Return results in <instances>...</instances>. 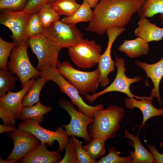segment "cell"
I'll return each mask as SVG.
<instances>
[{
  "label": "cell",
  "mask_w": 163,
  "mask_h": 163,
  "mask_svg": "<svg viewBox=\"0 0 163 163\" xmlns=\"http://www.w3.org/2000/svg\"><path fill=\"white\" fill-rule=\"evenodd\" d=\"M151 99L143 98L138 100L134 97L127 98L125 100V105L128 108L133 110L137 108L142 111L143 121L141 127L145 125L149 119L157 116H163V107L158 109L153 105Z\"/></svg>",
  "instance_id": "obj_20"
},
{
  "label": "cell",
  "mask_w": 163,
  "mask_h": 163,
  "mask_svg": "<svg viewBox=\"0 0 163 163\" xmlns=\"http://www.w3.org/2000/svg\"><path fill=\"white\" fill-rule=\"evenodd\" d=\"M76 150L78 163H97L95 159L92 158L82 145V142L76 138Z\"/></svg>",
  "instance_id": "obj_35"
},
{
  "label": "cell",
  "mask_w": 163,
  "mask_h": 163,
  "mask_svg": "<svg viewBox=\"0 0 163 163\" xmlns=\"http://www.w3.org/2000/svg\"><path fill=\"white\" fill-rule=\"evenodd\" d=\"M17 129H18L14 126L5 125L3 124L0 125V133L6 132H14Z\"/></svg>",
  "instance_id": "obj_37"
},
{
  "label": "cell",
  "mask_w": 163,
  "mask_h": 163,
  "mask_svg": "<svg viewBox=\"0 0 163 163\" xmlns=\"http://www.w3.org/2000/svg\"><path fill=\"white\" fill-rule=\"evenodd\" d=\"M59 106L66 110L71 117L69 123L62 125L69 136H74L84 139L87 144L92 139L89 135L88 127L94 121V118L79 111L77 110L73 104L64 98L58 100Z\"/></svg>",
  "instance_id": "obj_12"
},
{
  "label": "cell",
  "mask_w": 163,
  "mask_h": 163,
  "mask_svg": "<svg viewBox=\"0 0 163 163\" xmlns=\"http://www.w3.org/2000/svg\"><path fill=\"white\" fill-rule=\"evenodd\" d=\"M126 30L125 27H113L106 30L108 37V44L105 51L101 54L98 63V68L100 73V85L105 87L110 83L109 74L115 70V62L111 55L113 44L117 37Z\"/></svg>",
  "instance_id": "obj_15"
},
{
  "label": "cell",
  "mask_w": 163,
  "mask_h": 163,
  "mask_svg": "<svg viewBox=\"0 0 163 163\" xmlns=\"http://www.w3.org/2000/svg\"><path fill=\"white\" fill-rule=\"evenodd\" d=\"M135 63L145 72L146 79L145 85L149 86L148 79L152 80L154 88L150 92V96L157 98L159 105L161 106L162 102L159 92V85L163 77V57L158 62L152 64L147 63L141 61L136 60Z\"/></svg>",
  "instance_id": "obj_16"
},
{
  "label": "cell",
  "mask_w": 163,
  "mask_h": 163,
  "mask_svg": "<svg viewBox=\"0 0 163 163\" xmlns=\"http://www.w3.org/2000/svg\"><path fill=\"white\" fill-rule=\"evenodd\" d=\"M28 0H0V9L14 11H21L25 8Z\"/></svg>",
  "instance_id": "obj_34"
},
{
  "label": "cell",
  "mask_w": 163,
  "mask_h": 163,
  "mask_svg": "<svg viewBox=\"0 0 163 163\" xmlns=\"http://www.w3.org/2000/svg\"><path fill=\"white\" fill-rule=\"evenodd\" d=\"M43 27L37 13L31 14L28 21L25 31V37L27 40L41 34Z\"/></svg>",
  "instance_id": "obj_30"
},
{
  "label": "cell",
  "mask_w": 163,
  "mask_h": 163,
  "mask_svg": "<svg viewBox=\"0 0 163 163\" xmlns=\"http://www.w3.org/2000/svg\"><path fill=\"white\" fill-rule=\"evenodd\" d=\"M52 109L51 106H44L40 101L31 106L24 107L19 118L22 121L31 119L40 123L44 119L43 115Z\"/></svg>",
  "instance_id": "obj_22"
},
{
  "label": "cell",
  "mask_w": 163,
  "mask_h": 163,
  "mask_svg": "<svg viewBox=\"0 0 163 163\" xmlns=\"http://www.w3.org/2000/svg\"><path fill=\"white\" fill-rule=\"evenodd\" d=\"M16 46L14 42L5 41L0 37V68L1 70L7 69L8 60L13 49Z\"/></svg>",
  "instance_id": "obj_32"
},
{
  "label": "cell",
  "mask_w": 163,
  "mask_h": 163,
  "mask_svg": "<svg viewBox=\"0 0 163 163\" xmlns=\"http://www.w3.org/2000/svg\"><path fill=\"white\" fill-rule=\"evenodd\" d=\"M27 43L37 58V69L41 71L47 69L57 68L60 62L58 55L62 47L42 34L30 38Z\"/></svg>",
  "instance_id": "obj_4"
},
{
  "label": "cell",
  "mask_w": 163,
  "mask_h": 163,
  "mask_svg": "<svg viewBox=\"0 0 163 163\" xmlns=\"http://www.w3.org/2000/svg\"><path fill=\"white\" fill-rule=\"evenodd\" d=\"M146 0H100L92 10L87 31L100 35L108 28L125 27Z\"/></svg>",
  "instance_id": "obj_1"
},
{
  "label": "cell",
  "mask_w": 163,
  "mask_h": 163,
  "mask_svg": "<svg viewBox=\"0 0 163 163\" xmlns=\"http://www.w3.org/2000/svg\"><path fill=\"white\" fill-rule=\"evenodd\" d=\"M27 40H24L19 46L12 50L10 59L8 62L7 69L16 75L23 88L31 79L39 77L40 71L35 69L29 59L27 53L29 47Z\"/></svg>",
  "instance_id": "obj_6"
},
{
  "label": "cell",
  "mask_w": 163,
  "mask_h": 163,
  "mask_svg": "<svg viewBox=\"0 0 163 163\" xmlns=\"http://www.w3.org/2000/svg\"><path fill=\"white\" fill-rule=\"evenodd\" d=\"M36 80V77L30 80L20 91H8L0 96V117L5 125L14 126L16 120L20 118L24 107L22 101L24 97Z\"/></svg>",
  "instance_id": "obj_8"
},
{
  "label": "cell",
  "mask_w": 163,
  "mask_h": 163,
  "mask_svg": "<svg viewBox=\"0 0 163 163\" xmlns=\"http://www.w3.org/2000/svg\"><path fill=\"white\" fill-rule=\"evenodd\" d=\"M106 141L102 138H94L84 147L91 157L96 160L105 153V142Z\"/></svg>",
  "instance_id": "obj_28"
},
{
  "label": "cell",
  "mask_w": 163,
  "mask_h": 163,
  "mask_svg": "<svg viewBox=\"0 0 163 163\" xmlns=\"http://www.w3.org/2000/svg\"><path fill=\"white\" fill-rule=\"evenodd\" d=\"M50 0H28L25 8L21 11L31 15L37 13L45 5L49 3Z\"/></svg>",
  "instance_id": "obj_36"
},
{
  "label": "cell",
  "mask_w": 163,
  "mask_h": 163,
  "mask_svg": "<svg viewBox=\"0 0 163 163\" xmlns=\"http://www.w3.org/2000/svg\"><path fill=\"white\" fill-rule=\"evenodd\" d=\"M49 81L44 77H38L24 97L22 101L23 106H31L40 102L41 90L44 85Z\"/></svg>",
  "instance_id": "obj_23"
},
{
  "label": "cell",
  "mask_w": 163,
  "mask_h": 163,
  "mask_svg": "<svg viewBox=\"0 0 163 163\" xmlns=\"http://www.w3.org/2000/svg\"><path fill=\"white\" fill-rule=\"evenodd\" d=\"M124 137L129 139L128 145L133 147L134 151H128L129 155L132 157V163H154L153 156L150 152L143 146L138 137L130 133L127 129L124 132Z\"/></svg>",
  "instance_id": "obj_19"
},
{
  "label": "cell",
  "mask_w": 163,
  "mask_h": 163,
  "mask_svg": "<svg viewBox=\"0 0 163 163\" xmlns=\"http://www.w3.org/2000/svg\"><path fill=\"white\" fill-rule=\"evenodd\" d=\"M137 13L140 18H151L158 14H163V0H146Z\"/></svg>",
  "instance_id": "obj_26"
},
{
  "label": "cell",
  "mask_w": 163,
  "mask_h": 163,
  "mask_svg": "<svg viewBox=\"0 0 163 163\" xmlns=\"http://www.w3.org/2000/svg\"><path fill=\"white\" fill-rule=\"evenodd\" d=\"M31 15L24 13L21 11L1 10L0 23L8 27L11 31V38L16 44L19 46L24 40L26 27Z\"/></svg>",
  "instance_id": "obj_13"
},
{
  "label": "cell",
  "mask_w": 163,
  "mask_h": 163,
  "mask_svg": "<svg viewBox=\"0 0 163 163\" xmlns=\"http://www.w3.org/2000/svg\"><path fill=\"white\" fill-rule=\"evenodd\" d=\"M75 139L74 136H70L69 138L65 155L59 163H78L76 154Z\"/></svg>",
  "instance_id": "obj_33"
},
{
  "label": "cell",
  "mask_w": 163,
  "mask_h": 163,
  "mask_svg": "<svg viewBox=\"0 0 163 163\" xmlns=\"http://www.w3.org/2000/svg\"><path fill=\"white\" fill-rule=\"evenodd\" d=\"M8 135L14 142L13 149L6 160L7 163H15L39 144L38 139L33 134L18 129Z\"/></svg>",
  "instance_id": "obj_14"
},
{
  "label": "cell",
  "mask_w": 163,
  "mask_h": 163,
  "mask_svg": "<svg viewBox=\"0 0 163 163\" xmlns=\"http://www.w3.org/2000/svg\"><path fill=\"white\" fill-rule=\"evenodd\" d=\"M57 69L59 72L78 90L81 95L95 93L100 83V73L98 69L90 72L77 70L66 61L60 62Z\"/></svg>",
  "instance_id": "obj_3"
},
{
  "label": "cell",
  "mask_w": 163,
  "mask_h": 163,
  "mask_svg": "<svg viewBox=\"0 0 163 163\" xmlns=\"http://www.w3.org/2000/svg\"><path fill=\"white\" fill-rule=\"evenodd\" d=\"M91 8H94L100 0H85Z\"/></svg>",
  "instance_id": "obj_38"
},
{
  "label": "cell",
  "mask_w": 163,
  "mask_h": 163,
  "mask_svg": "<svg viewBox=\"0 0 163 163\" xmlns=\"http://www.w3.org/2000/svg\"><path fill=\"white\" fill-rule=\"evenodd\" d=\"M108 154L102 157L97 163H132V158L129 154L125 157L119 156L121 152L114 147L112 146L108 149Z\"/></svg>",
  "instance_id": "obj_31"
},
{
  "label": "cell",
  "mask_w": 163,
  "mask_h": 163,
  "mask_svg": "<svg viewBox=\"0 0 163 163\" xmlns=\"http://www.w3.org/2000/svg\"><path fill=\"white\" fill-rule=\"evenodd\" d=\"M48 145L41 142L19 161L21 163H59L61 160L59 151L47 149Z\"/></svg>",
  "instance_id": "obj_17"
},
{
  "label": "cell",
  "mask_w": 163,
  "mask_h": 163,
  "mask_svg": "<svg viewBox=\"0 0 163 163\" xmlns=\"http://www.w3.org/2000/svg\"><path fill=\"white\" fill-rule=\"evenodd\" d=\"M37 13L43 28L48 27L52 23L60 19V15L54 11L51 3L44 5Z\"/></svg>",
  "instance_id": "obj_27"
},
{
  "label": "cell",
  "mask_w": 163,
  "mask_h": 163,
  "mask_svg": "<svg viewBox=\"0 0 163 163\" xmlns=\"http://www.w3.org/2000/svg\"><path fill=\"white\" fill-rule=\"evenodd\" d=\"M125 115L124 108L115 105L96 111L93 114L94 121L88 128L89 135L106 140L114 137Z\"/></svg>",
  "instance_id": "obj_2"
},
{
  "label": "cell",
  "mask_w": 163,
  "mask_h": 163,
  "mask_svg": "<svg viewBox=\"0 0 163 163\" xmlns=\"http://www.w3.org/2000/svg\"><path fill=\"white\" fill-rule=\"evenodd\" d=\"M138 25L134 31V35L141 38L146 43L162 40L163 28L151 22L147 18H140Z\"/></svg>",
  "instance_id": "obj_18"
},
{
  "label": "cell",
  "mask_w": 163,
  "mask_h": 163,
  "mask_svg": "<svg viewBox=\"0 0 163 163\" xmlns=\"http://www.w3.org/2000/svg\"><path fill=\"white\" fill-rule=\"evenodd\" d=\"M40 76L55 82L60 91L69 97L71 102L76 106L79 111L92 117L96 111L104 108L103 104L93 106L87 104L83 100L78 89L67 81L59 72L57 68H49L40 71Z\"/></svg>",
  "instance_id": "obj_5"
},
{
  "label": "cell",
  "mask_w": 163,
  "mask_h": 163,
  "mask_svg": "<svg viewBox=\"0 0 163 163\" xmlns=\"http://www.w3.org/2000/svg\"><path fill=\"white\" fill-rule=\"evenodd\" d=\"M159 145L161 147L163 148V141L159 143Z\"/></svg>",
  "instance_id": "obj_40"
},
{
  "label": "cell",
  "mask_w": 163,
  "mask_h": 163,
  "mask_svg": "<svg viewBox=\"0 0 163 163\" xmlns=\"http://www.w3.org/2000/svg\"><path fill=\"white\" fill-rule=\"evenodd\" d=\"M118 50L129 57L135 58L147 54L149 49L148 43L141 38L137 37L133 40H124Z\"/></svg>",
  "instance_id": "obj_21"
},
{
  "label": "cell",
  "mask_w": 163,
  "mask_h": 163,
  "mask_svg": "<svg viewBox=\"0 0 163 163\" xmlns=\"http://www.w3.org/2000/svg\"><path fill=\"white\" fill-rule=\"evenodd\" d=\"M115 65L117 68V73L116 77L112 83L105 89L99 92L91 94H87L85 95V98L92 104L98 97L108 92L116 91L123 93L129 98L134 97L136 99L143 98L151 99L153 98L150 96L139 97L133 94L130 90V85L136 83L141 79L140 76H136L133 78L128 77L126 75L125 72H127L125 66L124 59L121 57L116 56Z\"/></svg>",
  "instance_id": "obj_7"
},
{
  "label": "cell",
  "mask_w": 163,
  "mask_h": 163,
  "mask_svg": "<svg viewBox=\"0 0 163 163\" xmlns=\"http://www.w3.org/2000/svg\"><path fill=\"white\" fill-rule=\"evenodd\" d=\"M160 18L162 20H163V14H160ZM161 23L163 24V21H161Z\"/></svg>",
  "instance_id": "obj_39"
},
{
  "label": "cell",
  "mask_w": 163,
  "mask_h": 163,
  "mask_svg": "<svg viewBox=\"0 0 163 163\" xmlns=\"http://www.w3.org/2000/svg\"><path fill=\"white\" fill-rule=\"evenodd\" d=\"M18 127L20 129L31 133L41 142L50 146H52L55 141H57L59 145V151L62 152L69 142V136L65 129L61 126L57 127L55 131H51L41 126L37 121L30 119L19 123Z\"/></svg>",
  "instance_id": "obj_10"
},
{
  "label": "cell",
  "mask_w": 163,
  "mask_h": 163,
  "mask_svg": "<svg viewBox=\"0 0 163 163\" xmlns=\"http://www.w3.org/2000/svg\"><path fill=\"white\" fill-rule=\"evenodd\" d=\"M91 8L85 0H83L82 4L73 14L65 17L60 20L65 23L75 24L81 22H89L92 15Z\"/></svg>",
  "instance_id": "obj_24"
},
{
  "label": "cell",
  "mask_w": 163,
  "mask_h": 163,
  "mask_svg": "<svg viewBox=\"0 0 163 163\" xmlns=\"http://www.w3.org/2000/svg\"><path fill=\"white\" fill-rule=\"evenodd\" d=\"M76 24L66 23L60 20L54 21L41 34L50 38L63 48L68 49L78 43L83 38V34Z\"/></svg>",
  "instance_id": "obj_9"
},
{
  "label": "cell",
  "mask_w": 163,
  "mask_h": 163,
  "mask_svg": "<svg viewBox=\"0 0 163 163\" xmlns=\"http://www.w3.org/2000/svg\"><path fill=\"white\" fill-rule=\"evenodd\" d=\"M55 0H50L49 2V3H51L54 2Z\"/></svg>",
  "instance_id": "obj_41"
},
{
  "label": "cell",
  "mask_w": 163,
  "mask_h": 163,
  "mask_svg": "<svg viewBox=\"0 0 163 163\" xmlns=\"http://www.w3.org/2000/svg\"><path fill=\"white\" fill-rule=\"evenodd\" d=\"M53 8L59 15L69 16L73 14L80 5L76 0H55L51 3Z\"/></svg>",
  "instance_id": "obj_25"
},
{
  "label": "cell",
  "mask_w": 163,
  "mask_h": 163,
  "mask_svg": "<svg viewBox=\"0 0 163 163\" xmlns=\"http://www.w3.org/2000/svg\"><path fill=\"white\" fill-rule=\"evenodd\" d=\"M14 74L8 70H0V96L14 89L15 82L19 79Z\"/></svg>",
  "instance_id": "obj_29"
},
{
  "label": "cell",
  "mask_w": 163,
  "mask_h": 163,
  "mask_svg": "<svg viewBox=\"0 0 163 163\" xmlns=\"http://www.w3.org/2000/svg\"><path fill=\"white\" fill-rule=\"evenodd\" d=\"M102 48L94 40L82 39L75 45L68 48L72 61L78 68L89 69L98 64Z\"/></svg>",
  "instance_id": "obj_11"
}]
</instances>
